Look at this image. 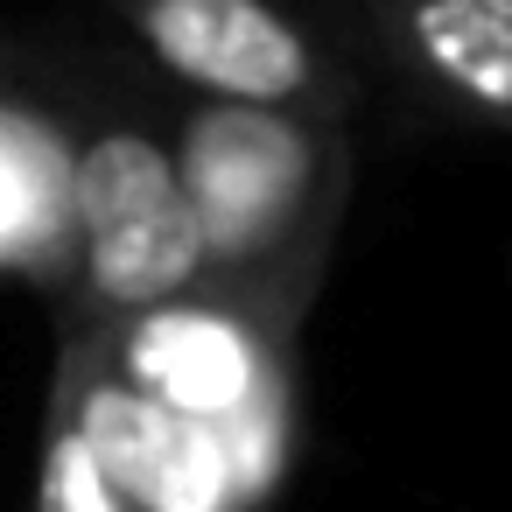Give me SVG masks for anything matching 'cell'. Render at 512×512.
<instances>
[{
    "mask_svg": "<svg viewBox=\"0 0 512 512\" xmlns=\"http://www.w3.org/2000/svg\"><path fill=\"white\" fill-rule=\"evenodd\" d=\"M386 106L512 141V0H316Z\"/></svg>",
    "mask_w": 512,
    "mask_h": 512,
    "instance_id": "5",
    "label": "cell"
},
{
    "mask_svg": "<svg viewBox=\"0 0 512 512\" xmlns=\"http://www.w3.org/2000/svg\"><path fill=\"white\" fill-rule=\"evenodd\" d=\"M71 267H78L71 141L50 78L36 64V43H22L15 64H0V274L64 302Z\"/></svg>",
    "mask_w": 512,
    "mask_h": 512,
    "instance_id": "6",
    "label": "cell"
},
{
    "mask_svg": "<svg viewBox=\"0 0 512 512\" xmlns=\"http://www.w3.org/2000/svg\"><path fill=\"white\" fill-rule=\"evenodd\" d=\"M64 337H99L106 365L134 393L204 428L225 449L246 505H260L281 484L295 449V337H302L295 309L190 288L183 302L148 309L120 330H64Z\"/></svg>",
    "mask_w": 512,
    "mask_h": 512,
    "instance_id": "3",
    "label": "cell"
},
{
    "mask_svg": "<svg viewBox=\"0 0 512 512\" xmlns=\"http://www.w3.org/2000/svg\"><path fill=\"white\" fill-rule=\"evenodd\" d=\"M169 134L211 295L309 316L358 190V127L169 92Z\"/></svg>",
    "mask_w": 512,
    "mask_h": 512,
    "instance_id": "2",
    "label": "cell"
},
{
    "mask_svg": "<svg viewBox=\"0 0 512 512\" xmlns=\"http://www.w3.org/2000/svg\"><path fill=\"white\" fill-rule=\"evenodd\" d=\"M22 43H29L22 29H8V22H0V64H15V57H22Z\"/></svg>",
    "mask_w": 512,
    "mask_h": 512,
    "instance_id": "8",
    "label": "cell"
},
{
    "mask_svg": "<svg viewBox=\"0 0 512 512\" xmlns=\"http://www.w3.org/2000/svg\"><path fill=\"white\" fill-rule=\"evenodd\" d=\"M120 50L176 99L358 127L379 99L316 0H99Z\"/></svg>",
    "mask_w": 512,
    "mask_h": 512,
    "instance_id": "4",
    "label": "cell"
},
{
    "mask_svg": "<svg viewBox=\"0 0 512 512\" xmlns=\"http://www.w3.org/2000/svg\"><path fill=\"white\" fill-rule=\"evenodd\" d=\"M36 64L71 141L78 267L57 302V330H120L183 302L204 281V253L176 169L169 92L120 50V36H57L36 43Z\"/></svg>",
    "mask_w": 512,
    "mask_h": 512,
    "instance_id": "1",
    "label": "cell"
},
{
    "mask_svg": "<svg viewBox=\"0 0 512 512\" xmlns=\"http://www.w3.org/2000/svg\"><path fill=\"white\" fill-rule=\"evenodd\" d=\"M36 512H134L120 498V484L106 477V463L92 456L85 428L50 400V428H43V463H36Z\"/></svg>",
    "mask_w": 512,
    "mask_h": 512,
    "instance_id": "7",
    "label": "cell"
}]
</instances>
